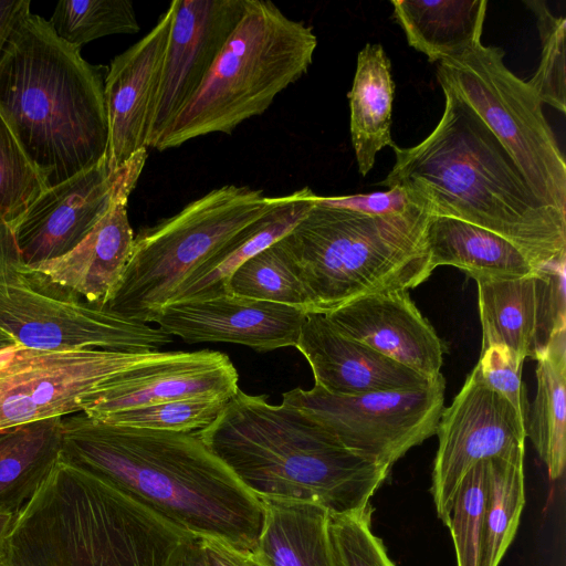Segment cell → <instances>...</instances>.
Segmentation results:
<instances>
[{
  "label": "cell",
  "mask_w": 566,
  "mask_h": 566,
  "mask_svg": "<svg viewBox=\"0 0 566 566\" xmlns=\"http://www.w3.org/2000/svg\"><path fill=\"white\" fill-rule=\"evenodd\" d=\"M485 460L463 476L444 522L454 544L457 566H483Z\"/></svg>",
  "instance_id": "33"
},
{
  "label": "cell",
  "mask_w": 566,
  "mask_h": 566,
  "mask_svg": "<svg viewBox=\"0 0 566 566\" xmlns=\"http://www.w3.org/2000/svg\"><path fill=\"white\" fill-rule=\"evenodd\" d=\"M191 536L60 459L15 513L0 566H175Z\"/></svg>",
  "instance_id": "5"
},
{
  "label": "cell",
  "mask_w": 566,
  "mask_h": 566,
  "mask_svg": "<svg viewBox=\"0 0 566 566\" xmlns=\"http://www.w3.org/2000/svg\"><path fill=\"white\" fill-rule=\"evenodd\" d=\"M0 327L35 350L159 352L172 337L85 301L24 263L12 229L0 226Z\"/></svg>",
  "instance_id": "9"
},
{
  "label": "cell",
  "mask_w": 566,
  "mask_h": 566,
  "mask_svg": "<svg viewBox=\"0 0 566 566\" xmlns=\"http://www.w3.org/2000/svg\"><path fill=\"white\" fill-rule=\"evenodd\" d=\"M294 347L310 364L314 385L332 395L411 389L434 379L342 334L324 314L306 315Z\"/></svg>",
  "instance_id": "21"
},
{
  "label": "cell",
  "mask_w": 566,
  "mask_h": 566,
  "mask_svg": "<svg viewBox=\"0 0 566 566\" xmlns=\"http://www.w3.org/2000/svg\"><path fill=\"white\" fill-rule=\"evenodd\" d=\"M199 434L258 499L314 502L331 514L366 509L390 470L347 450L297 408L240 389Z\"/></svg>",
  "instance_id": "4"
},
{
  "label": "cell",
  "mask_w": 566,
  "mask_h": 566,
  "mask_svg": "<svg viewBox=\"0 0 566 566\" xmlns=\"http://www.w3.org/2000/svg\"><path fill=\"white\" fill-rule=\"evenodd\" d=\"M17 345L15 340L0 327V353Z\"/></svg>",
  "instance_id": "45"
},
{
  "label": "cell",
  "mask_w": 566,
  "mask_h": 566,
  "mask_svg": "<svg viewBox=\"0 0 566 566\" xmlns=\"http://www.w3.org/2000/svg\"><path fill=\"white\" fill-rule=\"evenodd\" d=\"M14 516V512L0 510V558L4 554L6 541L10 533Z\"/></svg>",
  "instance_id": "44"
},
{
  "label": "cell",
  "mask_w": 566,
  "mask_h": 566,
  "mask_svg": "<svg viewBox=\"0 0 566 566\" xmlns=\"http://www.w3.org/2000/svg\"><path fill=\"white\" fill-rule=\"evenodd\" d=\"M237 368L214 350L159 352L95 391L81 412L91 418L189 398L229 401L239 390Z\"/></svg>",
  "instance_id": "15"
},
{
  "label": "cell",
  "mask_w": 566,
  "mask_h": 566,
  "mask_svg": "<svg viewBox=\"0 0 566 566\" xmlns=\"http://www.w3.org/2000/svg\"><path fill=\"white\" fill-rule=\"evenodd\" d=\"M228 401L211 398L170 400L104 415L108 424L158 431H200L211 424Z\"/></svg>",
  "instance_id": "34"
},
{
  "label": "cell",
  "mask_w": 566,
  "mask_h": 566,
  "mask_svg": "<svg viewBox=\"0 0 566 566\" xmlns=\"http://www.w3.org/2000/svg\"><path fill=\"white\" fill-rule=\"evenodd\" d=\"M245 2L247 0L170 2L172 19L149 115L147 148H154L196 94L240 21Z\"/></svg>",
  "instance_id": "14"
},
{
  "label": "cell",
  "mask_w": 566,
  "mask_h": 566,
  "mask_svg": "<svg viewBox=\"0 0 566 566\" xmlns=\"http://www.w3.org/2000/svg\"><path fill=\"white\" fill-rule=\"evenodd\" d=\"M536 395L525 433L552 480L562 476L566 460V331L558 332L537 355Z\"/></svg>",
  "instance_id": "28"
},
{
  "label": "cell",
  "mask_w": 566,
  "mask_h": 566,
  "mask_svg": "<svg viewBox=\"0 0 566 566\" xmlns=\"http://www.w3.org/2000/svg\"><path fill=\"white\" fill-rule=\"evenodd\" d=\"M430 217L420 206L378 217L315 203L281 239L308 293L311 313L325 315L363 296L423 283L433 272L426 242Z\"/></svg>",
  "instance_id": "6"
},
{
  "label": "cell",
  "mask_w": 566,
  "mask_h": 566,
  "mask_svg": "<svg viewBox=\"0 0 566 566\" xmlns=\"http://www.w3.org/2000/svg\"><path fill=\"white\" fill-rule=\"evenodd\" d=\"M63 417L0 431V510L17 513L62 453Z\"/></svg>",
  "instance_id": "27"
},
{
  "label": "cell",
  "mask_w": 566,
  "mask_h": 566,
  "mask_svg": "<svg viewBox=\"0 0 566 566\" xmlns=\"http://www.w3.org/2000/svg\"><path fill=\"white\" fill-rule=\"evenodd\" d=\"M504 52L481 42L438 65L447 83L496 136L535 195L566 216V164L527 82L504 64Z\"/></svg>",
  "instance_id": "10"
},
{
  "label": "cell",
  "mask_w": 566,
  "mask_h": 566,
  "mask_svg": "<svg viewBox=\"0 0 566 566\" xmlns=\"http://www.w3.org/2000/svg\"><path fill=\"white\" fill-rule=\"evenodd\" d=\"M198 539L207 566H265L255 549L237 548L209 537H198Z\"/></svg>",
  "instance_id": "41"
},
{
  "label": "cell",
  "mask_w": 566,
  "mask_h": 566,
  "mask_svg": "<svg viewBox=\"0 0 566 566\" xmlns=\"http://www.w3.org/2000/svg\"><path fill=\"white\" fill-rule=\"evenodd\" d=\"M172 9L169 4L139 41L115 56L107 70L104 98L108 124L107 163L117 171L133 156L147 149L150 109L167 48Z\"/></svg>",
  "instance_id": "18"
},
{
  "label": "cell",
  "mask_w": 566,
  "mask_h": 566,
  "mask_svg": "<svg viewBox=\"0 0 566 566\" xmlns=\"http://www.w3.org/2000/svg\"><path fill=\"white\" fill-rule=\"evenodd\" d=\"M534 274L512 280L476 282L482 350L502 345L523 363L526 358L536 359Z\"/></svg>",
  "instance_id": "29"
},
{
  "label": "cell",
  "mask_w": 566,
  "mask_h": 566,
  "mask_svg": "<svg viewBox=\"0 0 566 566\" xmlns=\"http://www.w3.org/2000/svg\"><path fill=\"white\" fill-rule=\"evenodd\" d=\"M124 167L112 172L105 157L46 189L12 229L24 263L34 266L73 250L112 206Z\"/></svg>",
  "instance_id": "16"
},
{
  "label": "cell",
  "mask_w": 566,
  "mask_h": 566,
  "mask_svg": "<svg viewBox=\"0 0 566 566\" xmlns=\"http://www.w3.org/2000/svg\"><path fill=\"white\" fill-rule=\"evenodd\" d=\"M159 352L35 350L21 345L1 352L0 431L81 412L105 384Z\"/></svg>",
  "instance_id": "12"
},
{
  "label": "cell",
  "mask_w": 566,
  "mask_h": 566,
  "mask_svg": "<svg viewBox=\"0 0 566 566\" xmlns=\"http://www.w3.org/2000/svg\"><path fill=\"white\" fill-rule=\"evenodd\" d=\"M46 187L0 115V226L13 229Z\"/></svg>",
  "instance_id": "35"
},
{
  "label": "cell",
  "mask_w": 566,
  "mask_h": 566,
  "mask_svg": "<svg viewBox=\"0 0 566 566\" xmlns=\"http://www.w3.org/2000/svg\"><path fill=\"white\" fill-rule=\"evenodd\" d=\"M61 459L105 479L181 531L255 549L262 502L205 444L199 431L64 419Z\"/></svg>",
  "instance_id": "1"
},
{
  "label": "cell",
  "mask_w": 566,
  "mask_h": 566,
  "mask_svg": "<svg viewBox=\"0 0 566 566\" xmlns=\"http://www.w3.org/2000/svg\"><path fill=\"white\" fill-rule=\"evenodd\" d=\"M565 272L566 261L535 271L537 355L555 334L566 331Z\"/></svg>",
  "instance_id": "38"
},
{
  "label": "cell",
  "mask_w": 566,
  "mask_h": 566,
  "mask_svg": "<svg viewBox=\"0 0 566 566\" xmlns=\"http://www.w3.org/2000/svg\"><path fill=\"white\" fill-rule=\"evenodd\" d=\"M28 12L0 57V115L46 189L106 157L107 71Z\"/></svg>",
  "instance_id": "3"
},
{
  "label": "cell",
  "mask_w": 566,
  "mask_h": 566,
  "mask_svg": "<svg viewBox=\"0 0 566 566\" xmlns=\"http://www.w3.org/2000/svg\"><path fill=\"white\" fill-rule=\"evenodd\" d=\"M315 203L324 207L346 209L368 216H395L420 206V202L402 187H391L386 191L352 196H316Z\"/></svg>",
  "instance_id": "40"
},
{
  "label": "cell",
  "mask_w": 566,
  "mask_h": 566,
  "mask_svg": "<svg viewBox=\"0 0 566 566\" xmlns=\"http://www.w3.org/2000/svg\"><path fill=\"white\" fill-rule=\"evenodd\" d=\"M446 381L440 374L428 385L357 396L332 395L314 385L283 394L340 446L381 465H391L411 448L436 434L444 409Z\"/></svg>",
  "instance_id": "11"
},
{
  "label": "cell",
  "mask_w": 566,
  "mask_h": 566,
  "mask_svg": "<svg viewBox=\"0 0 566 566\" xmlns=\"http://www.w3.org/2000/svg\"><path fill=\"white\" fill-rule=\"evenodd\" d=\"M146 158L147 149H143L125 164L112 206L73 250L32 268L75 291L88 303L104 307L113 296L133 251L135 235L127 205Z\"/></svg>",
  "instance_id": "19"
},
{
  "label": "cell",
  "mask_w": 566,
  "mask_h": 566,
  "mask_svg": "<svg viewBox=\"0 0 566 566\" xmlns=\"http://www.w3.org/2000/svg\"><path fill=\"white\" fill-rule=\"evenodd\" d=\"M313 28L266 0H247L244 12L205 81L154 146L179 147L208 134H230L262 115L313 62Z\"/></svg>",
  "instance_id": "7"
},
{
  "label": "cell",
  "mask_w": 566,
  "mask_h": 566,
  "mask_svg": "<svg viewBox=\"0 0 566 566\" xmlns=\"http://www.w3.org/2000/svg\"><path fill=\"white\" fill-rule=\"evenodd\" d=\"M475 368L483 382L507 400L526 424L530 406L522 380L523 361L505 346L494 345L481 352Z\"/></svg>",
  "instance_id": "39"
},
{
  "label": "cell",
  "mask_w": 566,
  "mask_h": 566,
  "mask_svg": "<svg viewBox=\"0 0 566 566\" xmlns=\"http://www.w3.org/2000/svg\"><path fill=\"white\" fill-rule=\"evenodd\" d=\"M525 505L524 451L485 460L483 566H499Z\"/></svg>",
  "instance_id": "30"
},
{
  "label": "cell",
  "mask_w": 566,
  "mask_h": 566,
  "mask_svg": "<svg viewBox=\"0 0 566 566\" xmlns=\"http://www.w3.org/2000/svg\"><path fill=\"white\" fill-rule=\"evenodd\" d=\"M49 23L60 39L80 49L103 36L134 34L140 30L128 0L60 1Z\"/></svg>",
  "instance_id": "32"
},
{
  "label": "cell",
  "mask_w": 566,
  "mask_h": 566,
  "mask_svg": "<svg viewBox=\"0 0 566 566\" xmlns=\"http://www.w3.org/2000/svg\"><path fill=\"white\" fill-rule=\"evenodd\" d=\"M308 313L239 295L167 304L155 323L186 343H232L270 352L295 346Z\"/></svg>",
  "instance_id": "17"
},
{
  "label": "cell",
  "mask_w": 566,
  "mask_h": 566,
  "mask_svg": "<svg viewBox=\"0 0 566 566\" xmlns=\"http://www.w3.org/2000/svg\"><path fill=\"white\" fill-rule=\"evenodd\" d=\"M391 4L409 45L430 62L453 59L481 42L485 0H394Z\"/></svg>",
  "instance_id": "25"
},
{
  "label": "cell",
  "mask_w": 566,
  "mask_h": 566,
  "mask_svg": "<svg viewBox=\"0 0 566 566\" xmlns=\"http://www.w3.org/2000/svg\"><path fill=\"white\" fill-rule=\"evenodd\" d=\"M259 500L264 520L255 551L265 566H336L326 507L307 501Z\"/></svg>",
  "instance_id": "24"
},
{
  "label": "cell",
  "mask_w": 566,
  "mask_h": 566,
  "mask_svg": "<svg viewBox=\"0 0 566 566\" xmlns=\"http://www.w3.org/2000/svg\"><path fill=\"white\" fill-rule=\"evenodd\" d=\"M370 504L359 511L329 514V537L336 566H396L371 531Z\"/></svg>",
  "instance_id": "37"
},
{
  "label": "cell",
  "mask_w": 566,
  "mask_h": 566,
  "mask_svg": "<svg viewBox=\"0 0 566 566\" xmlns=\"http://www.w3.org/2000/svg\"><path fill=\"white\" fill-rule=\"evenodd\" d=\"M316 196L305 187L279 197L266 214L195 270L168 304L230 295L229 281L237 269L290 233L314 207Z\"/></svg>",
  "instance_id": "22"
},
{
  "label": "cell",
  "mask_w": 566,
  "mask_h": 566,
  "mask_svg": "<svg viewBox=\"0 0 566 566\" xmlns=\"http://www.w3.org/2000/svg\"><path fill=\"white\" fill-rule=\"evenodd\" d=\"M426 242L433 270L452 265L476 282L520 279L536 271L509 240L454 218L431 214Z\"/></svg>",
  "instance_id": "23"
},
{
  "label": "cell",
  "mask_w": 566,
  "mask_h": 566,
  "mask_svg": "<svg viewBox=\"0 0 566 566\" xmlns=\"http://www.w3.org/2000/svg\"><path fill=\"white\" fill-rule=\"evenodd\" d=\"M30 0H0V57L18 22L30 12Z\"/></svg>",
  "instance_id": "42"
},
{
  "label": "cell",
  "mask_w": 566,
  "mask_h": 566,
  "mask_svg": "<svg viewBox=\"0 0 566 566\" xmlns=\"http://www.w3.org/2000/svg\"><path fill=\"white\" fill-rule=\"evenodd\" d=\"M325 316L342 334L429 379L441 374L442 340L406 290L363 296Z\"/></svg>",
  "instance_id": "20"
},
{
  "label": "cell",
  "mask_w": 566,
  "mask_h": 566,
  "mask_svg": "<svg viewBox=\"0 0 566 566\" xmlns=\"http://www.w3.org/2000/svg\"><path fill=\"white\" fill-rule=\"evenodd\" d=\"M229 293L312 312L308 293L282 240L240 265L230 277Z\"/></svg>",
  "instance_id": "31"
},
{
  "label": "cell",
  "mask_w": 566,
  "mask_h": 566,
  "mask_svg": "<svg viewBox=\"0 0 566 566\" xmlns=\"http://www.w3.org/2000/svg\"><path fill=\"white\" fill-rule=\"evenodd\" d=\"M536 15L542 41L539 65L527 81L542 103L566 112L565 33L566 19L556 18L541 1L526 2Z\"/></svg>",
  "instance_id": "36"
},
{
  "label": "cell",
  "mask_w": 566,
  "mask_h": 566,
  "mask_svg": "<svg viewBox=\"0 0 566 566\" xmlns=\"http://www.w3.org/2000/svg\"><path fill=\"white\" fill-rule=\"evenodd\" d=\"M436 434L431 494L443 524L467 472L479 461L524 451L526 438L525 421L483 382L475 367L443 409Z\"/></svg>",
  "instance_id": "13"
},
{
  "label": "cell",
  "mask_w": 566,
  "mask_h": 566,
  "mask_svg": "<svg viewBox=\"0 0 566 566\" xmlns=\"http://www.w3.org/2000/svg\"><path fill=\"white\" fill-rule=\"evenodd\" d=\"M394 93L390 61L382 45L367 43L358 53L347 94L352 144L363 176L373 169L377 153L395 144L391 138Z\"/></svg>",
  "instance_id": "26"
},
{
  "label": "cell",
  "mask_w": 566,
  "mask_h": 566,
  "mask_svg": "<svg viewBox=\"0 0 566 566\" xmlns=\"http://www.w3.org/2000/svg\"><path fill=\"white\" fill-rule=\"evenodd\" d=\"M175 566H207L198 537L191 536L187 541Z\"/></svg>",
  "instance_id": "43"
},
{
  "label": "cell",
  "mask_w": 566,
  "mask_h": 566,
  "mask_svg": "<svg viewBox=\"0 0 566 566\" xmlns=\"http://www.w3.org/2000/svg\"><path fill=\"white\" fill-rule=\"evenodd\" d=\"M279 197L227 185L176 214L139 230L122 279L105 308L155 323L179 285L201 264L266 214Z\"/></svg>",
  "instance_id": "8"
},
{
  "label": "cell",
  "mask_w": 566,
  "mask_h": 566,
  "mask_svg": "<svg viewBox=\"0 0 566 566\" xmlns=\"http://www.w3.org/2000/svg\"><path fill=\"white\" fill-rule=\"evenodd\" d=\"M444 111L412 147L391 146L381 185L407 189L431 214L470 222L509 240L535 270L566 261V216L532 190L496 136L444 82Z\"/></svg>",
  "instance_id": "2"
}]
</instances>
